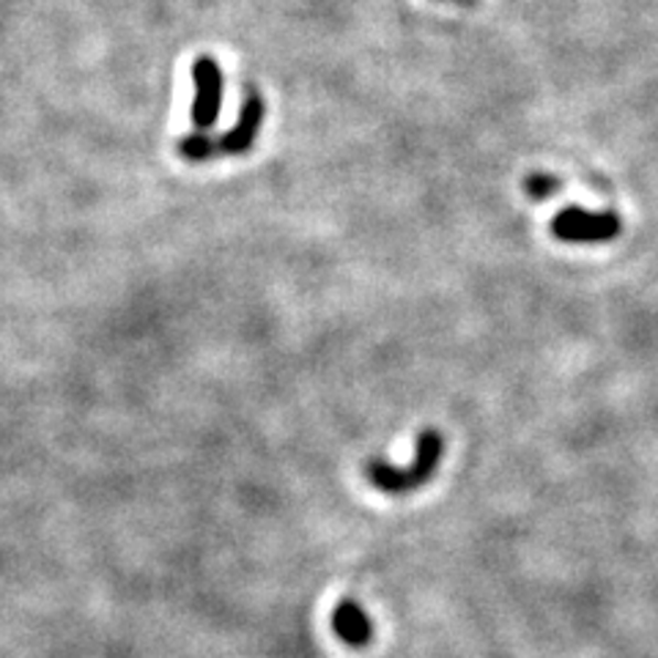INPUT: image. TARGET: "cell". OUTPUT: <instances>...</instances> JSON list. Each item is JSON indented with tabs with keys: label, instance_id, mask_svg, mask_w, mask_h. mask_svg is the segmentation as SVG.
Listing matches in <instances>:
<instances>
[{
	"label": "cell",
	"instance_id": "2",
	"mask_svg": "<svg viewBox=\"0 0 658 658\" xmlns=\"http://www.w3.org/2000/svg\"><path fill=\"white\" fill-rule=\"evenodd\" d=\"M264 99L255 91H250L247 99L242 102L240 118L234 127L223 135V138H212L206 132H192L187 138L179 140V155L190 162H206L214 157H236L250 151V146L255 144L261 121H264Z\"/></svg>",
	"mask_w": 658,
	"mask_h": 658
},
{
	"label": "cell",
	"instance_id": "6",
	"mask_svg": "<svg viewBox=\"0 0 658 658\" xmlns=\"http://www.w3.org/2000/svg\"><path fill=\"white\" fill-rule=\"evenodd\" d=\"M524 190L532 201H546V198H552L554 192L560 190V181L546 173H532L530 179L524 181Z\"/></svg>",
	"mask_w": 658,
	"mask_h": 658
},
{
	"label": "cell",
	"instance_id": "5",
	"mask_svg": "<svg viewBox=\"0 0 658 658\" xmlns=\"http://www.w3.org/2000/svg\"><path fill=\"white\" fill-rule=\"evenodd\" d=\"M332 632L349 648H368L373 639V623L357 601H340L332 609Z\"/></svg>",
	"mask_w": 658,
	"mask_h": 658
},
{
	"label": "cell",
	"instance_id": "4",
	"mask_svg": "<svg viewBox=\"0 0 658 658\" xmlns=\"http://www.w3.org/2000/svg\"><path fill=\"white\" fill-rule=\"evenodd\" d=\"M192 83H195V99H192V124L198 132L212 127L223 105V70L217 61L203 55L192 64Z\"/></svg>",
	"mask_w": 658,
	"mask_h": 658
},
{
	"label": "cell",
	"instance_id": "3",
	"mask_svg": "<svg viewBox=\"0 0 658 658\" xmlns=\"http://www.w3.org/2000/svg\"><path fill=\"white\" fill-rule=\"evenodd\" d=\"M552 234L574 245L609 242L620 234V217L612 212H584V209H563L554 217Z\"/></svg>",
	"mask_w": 658,
	"mask_h": 658
},
{
	"label": "cell",
	"instance_id": "1",
	"mask_svg": "<svg viewBox=\"0 0 658 658\" xmlns=\"http://www.w3.org/2000/svg\"><path fill=\"white\" fill-rule=\"evenodd\" d=\"M442 453H445V436L434 428H425L417 436V445H414L412 467L401 469L384 461V458H368L362 473H365L368 484L376 491L390 494V497H401V494L423 489L434 478L436 469H439Z\"/></svg>",
	"mask_w": 658,
	"mask_h": 658
}]
</instances>
